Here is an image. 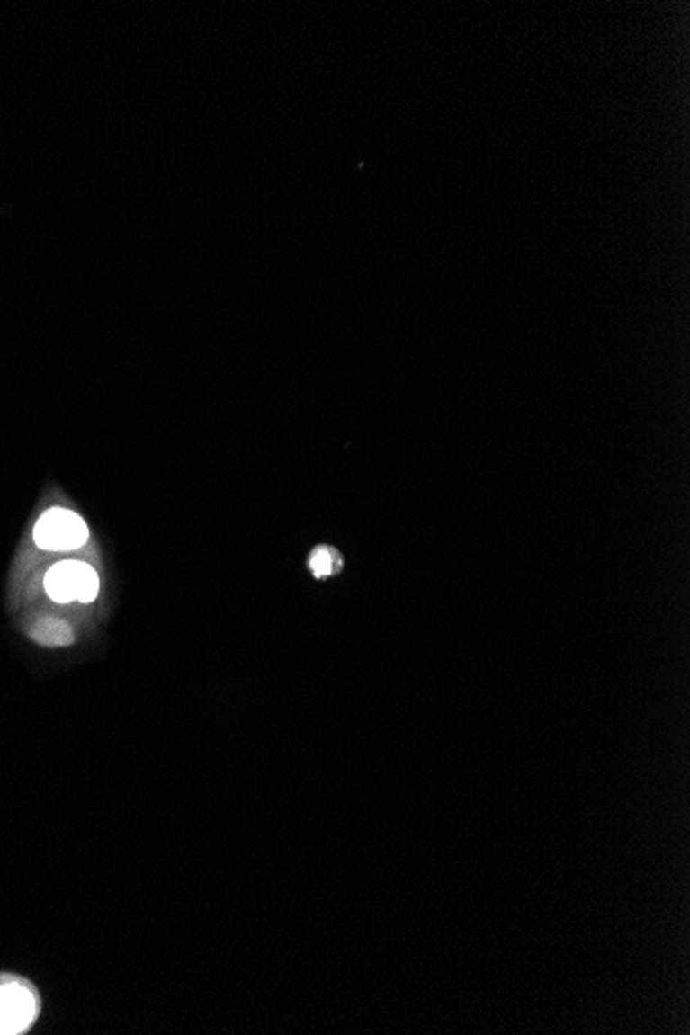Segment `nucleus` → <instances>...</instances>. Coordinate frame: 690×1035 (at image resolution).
I'll list each match as a JSON object with an SVG mask.
<instances>
[{
  "mask_svg": "<svg viewBox=\"0 0 690 1035\" xmlns=\"http://www.w3.org/2000/svg\"><path fill=\"white\" fill-rule=\"evenodd\" d=\"M44 587L52 602L92 603L100 592V579L85 562L67 560L50 567L44 576Z\"/></svg>",
  "mask_w": 690,
  "mask_h": 1035,
  "instance_id": "f257e3e1",
  "label": "nucleus"
},
{
  "mask_svg": "<svg viewBox=\"0 0 690 1035\" xmlns=\"http://www.w3.org/2000/svg\"><path fill=\"white\" fill-rule=\"evenodd\" d=\"M89 530L76 513L67 509H50L38 519L33 527V541L48 552H68L85 544Z\"/></svg>",
  "mask_w": 690,
  "mask_h": 1035,
  "instance_id": "f03ea898",
  "label": "nucleus"
},
{
  "mask_svg": "<svg viewBox=\"0 0 690 1035\" xmlns=\"http://www.w3.org/2000/svg\"><path fill=\"white\" fill-rule=\"evenodd\" d=\"M38 1017V998L19 979L0 982V1033H23Z\"/></svg>",
  "mask_w": 690,
  "mask_h": 1035,
  "instance_id": "7ed1b4c3",
  "label": "nucleus"
},
{
  "mask_svg": "<svg viewBox=\"0 0 690 1035\" xmlns=\"http://www.w3.org/2000/svg\"><path fill=\"white\" fill-rule=\"evenodd\" d=\"M31 638H36L41 645H68L73 641V633L67 622L57 620V618H46L31 629Z\"/></svg>",
  "mask_w": 690,
  "mask_h": 1035,
  "instance_id": "20e7f679",
  "label": "nucleus"
},
{
  "mask_svg": "<svg viewBox=\"0 0 690 1035\" xmlns=\"http://www.w3.org/2000/svg\"><path fill=\"white\" fill-rule=\"evenodd\" d=\"M337 554L336 550H329V548H318L310 558V571L315 576L331 575L333 571H337Z\"/></svg>",
  "mask_w": 690,
  "mask_h": 1035,
  "instance_id": "39448f33",
  "label": "nucleus"
}]
</instances>
